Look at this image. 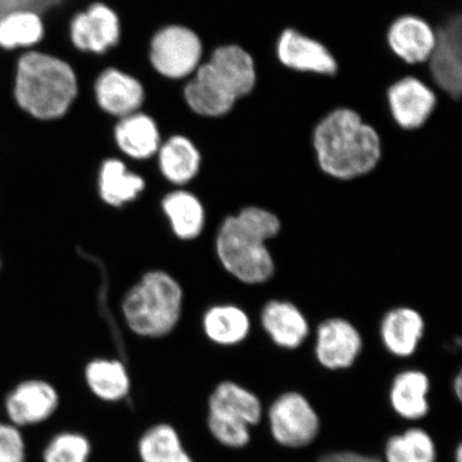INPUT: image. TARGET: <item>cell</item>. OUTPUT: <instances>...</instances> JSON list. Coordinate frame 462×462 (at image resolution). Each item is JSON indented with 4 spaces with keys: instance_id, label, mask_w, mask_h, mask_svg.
<instances>
[{
    "instance_id": "obj_1",
    "label": "cell",
    "mask_w": 462,
    "mask_h": 462,
    "mask_svg": "<svg viewBox=\"0 0 462 462\" xmlns=\"http://www.w3.org/2000/svg\"><path fill=\"white\" fill-rule=\"evenodd\" d=\"M257 80V65L250 51L238 44L219 45L186 80L183 99L199 117L222 118L253 94Z\"/></svg>"
},
{
    "instance_id": "obj_2",
    "label": "cell",
    "mask_w": 462,
    "mask_h": 462,
    "mask_svg": "<svg viewBox=\"0 0 462 462\" xmlns=\"http://www.w3.org/2000/svg\"><path fill=\"white\" fill-rule=\"evenodd\" d=\"M282 222L274 212L248 206L224 219L216 238V252L225 271L246 285L273 279L275 263L268 242L276 238Z\"/></svg>"
},
{
    "instance_id": "obj_3",
    "label": "cell",
    "mask_w": 462,
    "mask_h": 462,
    "mask_svg": "<svg viewBox=\"0 0 462 462\" xmlns=\"http://www.w3.org/2000/svg\"><path fill=\"white\" fill-rule=\"evenodd\" d=\"M313 147L321 171L342 181L368 175L383 157L378 132L348 107L334 109L317 124Z\"/></svg>"
},
{
    "instance_id": "obj_4",
    "label": "cell",
    "mask_w": 462,
    "mask_h": 462,
    "mask_svg": "<svg viewBox=\"0 0 462 462\" xmlns=\"http://www.w3.org/2000/svg\"><path fill=\"white\" fill-rule=\"evenodd\" d=\"M79 95L77 73L60 57L31 50L16 61L14 96L29 117L53 121L65 116Z\"/></svg>"
},
{
    "instance_id": "obj_5",
    "label": "cell",
    "mask_w": 462,
    "mask_h": 462,
    "mask_svg": "<svg viewBox=\"0 0 462 462\" xmlns=\"http://www.w3.org/2000/svg\"><path fill=\"white\" fill-rule=\"evenodd\" d=\"M183 291L175 277L155 270L144 274L126 292L121 310L133 333L161 338L173 331L180 320Z\"/></svg>"
},
{
    "instance_id": "obj_6",
    "label": "cell",
    "mask_w": 462,
    "mask_h": 462,
    "mask_svg": "<svg viewBox=\"0 0 462 462\" xmlns=\"http://www.w3.org/2000/svg\"><path fill=\"white\" fill-rule=\"evenodd\" d=\"M148 58L160 77L179 82L192 77L204 60V44L192 29L169 25L159 29L150 40Z\"/></svg>"
},
{
    "instance_id": "obj_7",
    "label": "cell",
    "mask_w": 462,
    "mask_h": 462,
    "mask_svg": "<svg viewBox=\"0 0 462 462\" xmlns=\"http://www.w3.org/2000/svg\"><path fill=\"white\" fill-rule=\"evenodd\" d=\"M271 435L281 447L302 448L310 446L320 431V418L301 393H282L268 410Z\"/></svg>"
},
{
    "instance_id": "obj_8",
    "label": "cell",
    "mask_w": 462,
    "mask_h": 462,
    "mask_svg": "<svg viewBox=\"0 0 462 462\" xmlns=\"http://www.w3.org/2000/svg\"><path fill=\"white\" fill-rule=\"evenodd\" d=\"M60 406V392L42 378L20 380L7 392L4 400L9 423L21 430L39 429L49 423Z\"/></svg>"
},
{
    "instance_id": "obj_9",
    "label": "cell",
    "mask_w": 462,
    "mask_h": 462,
    "mask_svg": "<svg viewBox=\"0 0 462 462\" xmlns=\"http://www.w3.org/2000/svg\"><path fill=\"white\" fill-rule=\"evenodd\" d=\"M121 23L116 11L97 2L75 14L69 24V38L80 53L101 56L117 46Z\"/></svg>"
},
{
    "instance_id": "obj_10",
    "label": "cell",
    "mask_w": 462,
    "mask_h": 462,
    "mask_svg": "<svg viewBox=\"0 0 462 462\" xmlns=\"http://www.w3.org/2000/svg\"><path fill=\"white\" fill-rule=\"evenodd\" d=\"M430 72L436 85L452 99L462 90V24L453 15L436 32V43L429 58Z\"/></svg>"
},
{
    "instance_id": "obj_11",
    "label": "cell",
    "mask_w": 462,
    "mask_h": 462,
    "mask_svg": "<svg viewBox=\"0 0 462 462\" xmlns=\"http://www.w3.org/2000/svg\"><path fill=\"white\" fill-rule=\"evenodd\" d=\"M363 350L362 335L345 318L332 317L319 323L316 331L315 356L328 371L350 368Z\"/></svg>"
},
{
    "instance_id": "obj_12",
    "label": "cell",
    "mask_w": 462,
    "mask_h": 462,
    "mask_svg": "<svg viewBox=\"0 0 462 462\" xmlns=\"http://www.w3.org/2000/svg\"><path fill=\"white\" fill-rule=\"evenodd\" d=\"M276 55L282 66L297 72L332 77L338 70L337 58L325 44L293 28L280 34Z\"/></svg>"
},
{
    "instance_id": "obj_13",
    "label": "cell",
    "mask_w": 462,
    "mask_h": 462,
    "mask_svg": "<svg viewBox=\"0 0 462 462\" xmlns=\"http://www.w3.org/2000/svg\"><path fill=\"white\" fill-rule=\"evenodd\" d=\"M97 107L115 119L142 111L146 94L143 84L133 75L117 68H106L94 83Z\"/></svg>"
},
{
    "instance_id": "obj_14",
    "label": "cell",
    "mask_w": 462,
    "mask_h": 462,
    "mask_svg": "<svg viewBox=\"0 0 462 462\" xmlns=\"http://www.w3.org/2000/svg\"><path fill=\"white\" fill-rule=\"evenodd\" d=\"M388 103L393 119L402 129L417 130L435 112L437 97L420 79L406 77L390 87Z\"/></svg>"
},
{
    "instance_id": "obj_15",
    "label": "cell",
    "mask_w": 462,
    "mask_h": 462,
    "mask_svg": "<svg viewBox=\"0 0 462 462\" xmlns=\"http://www.w3.org/2000/svg\"><path fill=\"white\" fill-rule=\"evenodd\" d=\"M113 137L123 159L136 163L153 159L163 143L157 123L143 111L116 121Z\"/></svg>"
},
{
    "instance_id": "obj_16",
    "label": "cell",
    "mask_w": 462,
    "mask_h": 462,
    "mask_svg": "<svg viewBox=\"0 0 462 462\" xmlns=\"http://www.w3.org/2000/svg\"><path fill=\"white\" fill-rule=\"evenodd\" d=\"M389 48L408 65L429 60L436 43V32L417 15H402L392 23L386 33Z\"/></svg>"
},
{
    "instance_id": "obj_17",
    "label": "cell",
    "mask_w": 462,
    "mask_h": 462,
    "mask_svg": "<svg viewBox=\"0 0 462 462\" xmlns=\"http://www.w3.org/2000/svg\"><path fill=\"white\" fill-rule=\"evenodd\" d=\"M260 323L271 340L282 349L300 348L310 333L308 318L296 304L273 300L263 306Z\"/></svg>"
},
{
    "instance_id": "obj_18",
    "label": "cell",
    "mask_w": 462,
    "mask_h": 462,
    "mask_svg": "<svg viewBox=\"0 0 462 462\" xmlns=\"http://www.w3.org/2000/svg\"><path fill=\"white\" fill-rule=\"evenodd\" d=\"M425 320L409 306L392 309L380 323V338L384 348L396 357H410L417 352L425 334Z\"/></svg>"
},
{
    "instance_id": "obj_19",
    "label": "cell",
    "mask_w": 462,
    "mask_h": 462,
    "mask_svg": "<svg viewBox=\"0 0 462 462\" xmlns=\"http://www.w3.org/2000/svg\"><path fill=\"white\" fill-rule=\"evenodd\" d=\"M163 180L171 187H187L201 169V154L195 143L183 135H171L162 143L155 155Z\"/></svg>"
},
{
    "instance_id": "obj_20",
    "label": "cell",
    "mask_w": 462,
    "mask_h": 462,
    "mask_svg": "<svg viewBox=\"0 0 462 462\" xmlns=\"http://www.w3.org/2000/svg\"><path fill=\"white\" fill-rule=\"evenodd\" d=\"M146 189V179L142 173L130 170L121 158H107L97 170V194L107 206L120 208L130 204Z\"/></svg>"
},
{
    "instance_id": "obj_21",
    "label": "cell",
    "mask_w": 462,
    "mask_h": 462,
    "mask_svg": "<svg viewBox=\"0 0 462 462\" xmlns=\"http://www.w3.org/2000/svg\"><path fill=\"white\" fill-rule=\"evenodd\" d=\"M208 414L256 426L263 417L262 401L253 392L235 381L218 383L208 400Z\"/></svg>"
},
{
    "instance_id": "obj_22",
    "label": "cell",
    "mask_w": 462,
    "mask_h": 462,
    "mask_svg": "<svg viewBox=\"0 0 462 462\" xmlns=\"http://www.w3.org/2000/svg\"><path fill=\"white\" fill-rule=\"evenodd\" d=\"M430 380L419 369H406L395 375L390 388V403L397 415L419 420L430 413Z\"/></svg>"
},
{
    "instance_id": "obj_23",
    "label": "cell",
    "mask_w": 462,
    "mask_h": 462,
    "mask_svg": "<svg viewBox=\"0 0 462 462\" xmlns=\"http://www.w3.org/2000/svg\"><path fill=\"white\" fill-rule=\"evenodd\" d=\"M162 209L177 238L189 241L199 238L206 225L204 204L192 190L177 188L162 199Z\"/></svg>"
},
{
    "instance_id": "obj_24",
    "label": "cell",
    "mask_w": 462,
    "mask_h": 462,
    "mask_svg": "<svg viewBox=\"0 0 462 462\" xmlns=\"http://www.w3.org/2000/svg\"><path fill=\"white\" fill-rule=\"evenodd\" d=\"M206 337L223 346L239 345L251 333L252 322L245 310L234 304L212 306L202 319Z\"/></svg>"
},
{
    "instance_id": "obj_25",
    "label": "cell",
    "mask_w": 462,
    "mask_h": 462,
    "mask_svg": "<svg viewBox=\"0 0 462 462\" xmlns=\"http://www.w3.org/2000/svg\"><path fill=\"white\" fill-rule=\"evenodd\" d=\"M85 381L92 394L104 402H119L130 394L128 369L118 360L89 362L85 368Z\"/></svg>"
},
{
    "instance_id": "obj_26",
    "label": "cell",
    "mask_w": 462,
    "mask_h": 462,
    "mask_svg": "<svg viewBox=\"0 0 462 462\" xmlns=\"http://www.w3.org/2000/svg\"><path fill=\"white\" fill-rule=\"evenodd\" d=\"M44 34L42 15L31 9L14 11L0 21V46L5 50L37 48Z\"/></svg>"
},
{
    "instance_id": "obj_27",
    "label": "cell",
    "mask_w": 462,
    "mask_h": 462,
    "mask_svg": "<svg viewBox=\"0 0 462 462\" xmlns=\"http://www.w3.org/2000/svg\"><path fill=\"white\" fill-rule=\"evenodd\" d=\"M437 456L435 441L418 427L392 436L385 444L384 462H437Z\"/></svg>"
},
{
    "instance_id": "obj_28",
    "label": "cell",
    "mask_w": 462,
    "mask_h": 462,
    "mask_svg": "<svg viewBox=\"0 0 462 462\" xmlns=\"http://www.w3.org/2000/svg\"><path fill=\"white\" fill-rule=\"evenodd\" d=\"M184 448L180 432L170 423L148 427L137 441V455L141 462H167Z\"/></svg>"
},
{
    "instance_id": "obj_29",
    "label": "cell",
    "mask_w": 462,
    "mask_h": 462,
    "mask_svg": "<svg viewBox=\"0 0 462 462\" xmlns=\"http://www.w3.org/2000/svg\"><path fill=\"white\" fill-rule=\"evenodd\" d=\"M92 444L84 433L62 430L51 435L39 450L40 462H89Z\"/></svg>"
},
{
    "instance_id": "obj_30",
    "label": "cell",
    "mask_w": 462,
    "mask_h": 462,
    "mask_svg": "<svg viewBox=\"0 0 462 462\" xmlns=\"http://www.w3.org/2000/svg\"><path fill=\"white\" fill-rule=\"evenodd\" d=\"M207 426L211 436L223 447L240 449L251 442V427L241 421L208 414Z\"/></svg>"
},
{
    "instance_id": "obj_31",
    "label": "cell",
    "mask_w": 462,
    "mask_h": 462,
    "mask_svg": "<svg viewBox=\"0 0 462 462\" xmlns=\"http://www.w3.org/2000/svg\"><path fill=\"white\" fill-rule=\"evenodd\" d=\"M27 459L24 432L9 421H0V462H27Z\"/></svg>"
},
{
    "instance_id": "obj_32",
    "label": "cell",
    "mask_w": 462,
    "mask_h": 462,
    "mask_svg": "<svg viewBox=\"0 0 462 462\" xmlns=\"http://www.w3.org/2000/svg\"><path fill=\"white\" fill-rule=\"evenodd\" d=\"M317 462H383L374 456L363 455L351 450L334 452L321 456Z\"/></svg>"
},
{
    "instance_id": "obj_33",
    "label": "cell",
    "mask_w": 462,
    "mask_h": 462,
    "mask_svg": "<svg viewBox=\"0 0 462 462\" xmlns=\"http://www.w3.org/2000/svg\"><path fill=\"white\" fill-rule=\"evenodd\" d=\"M167 462H195L192 455L189 453V450L183 448L177 455L173 456V457Z\"/></svg>"
},
{
    "instance_id": "obj_34",
    "label": "cell",
    "mask_w": 462,
    "mask_h": 462,
    "mask_svg": "<svg viewBox=\"0 0 462 462\" xmlns=\"http://www.w3.org/2000/svg\"><path fill=\"white\" fill-rule=\"evenodd\" d=\"M453 389L455 395L457 396L458 401H462V374L461 373H458L457 375H456V378L454 380L453 383Z\"/></svg>"
},
{
    "instance_id": "obj_35",
    "label": "cell",
    "mask_w": 462,
    "mask_h": 462,
    "mask_svg": "<svg viewBox=\"0 0 462 462\" xmlns=\"http://www.w3.org/2000/svg\"><path fill=\"white\" fill-rule=\"evenodd\" d=\"M455 462H462V444L455 450Z\"/></svg>"
},
{
    "instance_id": "obj_36",
    "label": "cell",
    "mask_w": 462,
    "mask_h": 462,
    "mask_svg": "<svg viewBox=\"0 0 462 462\" xmlns=\"http://www.w3.org/2000/svg\"><path fill=\"white\" fill-rule=\"evenodd\" d=\"M0 267H2V262H0Z\"/></svg>"
}]
</instances>
